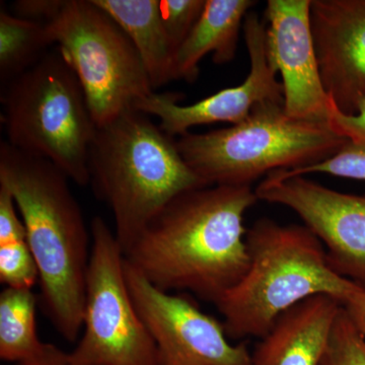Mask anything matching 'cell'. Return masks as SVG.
I'll return each mask as SVG.
<instances>
[{"label": "cell", "mask_w": 365, "mask_h": 365, "mask_svg": "<svg viewBox=\"0 0 365 365\" xmlns=\"http://www.w3.org/2000/svg\"><path fill=\"white\" fill-rule=\"evenodd\" d=\"M287 177L306 176L312 173H323L331 176L365 181V146L347 141L333 157L309 167L280 170Z\"/></svg>", "instance_id": "21"}, {"label": "cell", "mask_w": 365, "mask_h": 365, "mask_svg": "<svg viewBox=\"0 0 365 365\" xmlns=\"http://www.w3.org/2000/svg\"><path fill=\"white\" fill-rule=\"evenodd\" d=\"M250 56V73L244 83L217 91L194 104H179L177 93L155 91L134 105L133 109L160 119V128L173 137L189 133L192 127L227 122L232 125L244 121L255 106L266 101L284 103L282 83L269 60L265 21L250 11L242 26Z\"/></svg>", "instance_id": "11"}, {"label": "cell", "mask_w": 365, "mask_h": 365, "mask_svg": "<svg viewBox=\"0 0 365 365\" xmlns=\"http://www.w3.org/2000/svg\"><path fill=\"white\" fill-rule=\"evenodd\" d=\"M48 25L98 128L155 91L133 43L93 0H66Z\"/></svg>", "instance_id": "7"}, {"label": "cell", "mask_w": 365, "mask_h": 365, "mask_svg": "<svg viewBox=\"0 0 365 365\" xmlns=\"http://www.w3.org/2000/svg\"><path fill=\"white\" fill-rule=\"evenodd\" d=\"M206 0H163L160 16L175 52L188 38L205 7Z\"/></svg>", "instance_id": "22"}, {"label": "cell", "mask_w": 365, "mask_h": 365, "mask_svg": "<svg viewBox=\"0 0 365 365\" xmlns=\"http://www.w3.org/2000/svg\"><path fill=\"white\" fill-rule=\"evenodd\" d=\"M14 365H74L68 352L63 351L56 345L44 343L39 353L32 359Z\"/></svg>", "instance_id": "25"}, {"label": "cell", "mask_w": 365, "mask_h": 365, "mask_svg": "<svg viewBox=\"0 0 365 365\" xmlns=\"http://www.w3.org/2000/svg\"><path fill=\"white\" fill-rule=\"evenodd\" d=\"M0 281L6 287L32 289L39 281L37 264L28 242L0 246Z\"/></svg>", "instance_id": "20"}, {"label": "cell", "mask_w": 365, "mask_h": 365, "mask_svg": "<svg viewBox=\"0 0 365 365\" xmlns=\"http://www.w3.org/2000/svg\"><path fill=\"white\" fill-rule=\"evenodd\" d=\"M329 125L348 141L365 146V98L360 101L356 114L345 115L336 108Z\"/></svg>", "instance_id": "23"}, {"label": "cell", "mask_w": 365, "mask_h": 365, "mask_svg": "<svg viewBox=\"0 0 365 365\" xmlns=\"http://www.w3.org/2000/svg\"><path fill=\"white\" fill-rule=\"evenodd\" d=\"M342 304L309 297L281 314L255 348L252 365H322Z\"/></svg>", "instance_id": "14"}, {"label": "cell", "mask_w": 365, "mask_h": 365, "mask_svg": "<svg viewBox=\"0 0 365 365\" xmlns=\"http://www.w3.org/2000/svg\"><path fill=\"white\" fill-rule=\"evenodd\" d=\"M347 141L330 125L294 119L284 103L266 101L240 123L189 132L176 143L182 160L207 186H251L275 170L323 162Z\"/></svg>", "instance_id": "5"}, {"label": "cell", "mask_w": 365, "mask_h": 365, "mask_svg": "<svg viewBox=\"0 0 365 365\" xmlns=\"http://www.w3.org/2000/svg\"><path fill=\"white\" fill-rule=\"evenodd\" d=\"M346 313L365 338V289L357 290L342 304Z\"/></svg>", "instance_id": "26"}, {"label": "cell", "mask_w": 365, "mask_h": 365, "mask_svg": "<svg viewBox=\"0 0 365 365\" xmlns=\"http://www.w3.org/2000/svg\"><path fill=\"white\" fill-rule=\"evenodd\" d=\"M83 336L69 352L74 365H160L157 345L134 306L125 256L100 216L91 225Z\"/></svg>", "instance_id": "8"}, {"label": "cell", "mask_w": 365, "mask_h": 365, "mask_svg": "<svg viewBox=\"0 0 365 365\" xmlns=\"http://www.w3.org/2000/svg\"><path fill=\"white\" fill-rule=\"evenodd\" d=\"M1 103L7 143L49 160L79 186L90 184L88 158L98 127L59 49L2 88Z\"/></svg>", "instance_id": "6"}, {"label": "cell", "mask_w": 365, "mask_h": 365, "mask_svg": "<svg viewBox=\"0 0 365 365\" xmlns=\"http://www.w3.org/2000/svg\"><path fill=\"white\" fill-rule=\"evenodd\" d=\"M248 270L215 304L230 339L262 338L281 314L309 297L344 304L361 289L334 270L323 244L306 225L261 218L247 232Z\"/></svg>", "instance_id": "3"}, {"label": "cell", "mask_w": 365, "mask_h": 365, "mask_svg": "<svg viewBox=\"0 0 365 365\" xmlns=\"http://www.w3.org/2000/svg\"><path fill=\"white\" fill-rule=\"evenodd\" d=\"M64 2L66 0H19L14 4V16L48 24L59 14Z\"/></svg>", "instance_id": "24"}, {"label": "cell", "mask_w": 365, "mask_h": 365, "mask_svg": "<svg viewBox=\"0 0 365 365\" xmlns=\"http://www.w3.org/2000/svg\"><path fill=\"white\" fill-rule=\"evenodd\" d=\"M68 178L45 158L0 143V186L9 190L39 272L40 302L68 342L83 330L91 230Z\"/></svg>", "instance_id": "2"}, {"label": "cell", "mask_w": 365, "mask_h": 365, "mask_svg": "<svg viewBox=\"0 0 365 365\" xmlns=\"http://www.w3.org/2000/svg\"><path fill=\"white\" fill-rule=\"evenodd\" d=\"M255 193L259 200L294 210L323 244L334 270L365 289V196L279 170L270 173Z\"/></svg>", "instance_id": "10"}, {"label": "cell", "mask_w": 365, "mask_h": 365, "mask_svg": "<svg viewBox=\"0 0 365 365\" xmlns=\"http://www.w3.org/2000/svg\"><path fill=\"white\" fill-rule=\"evenodd\" d=\"M54 44L48 24L0 11L1 88L38 63Z\"/></svg>", "instance_id": "18"}, {"label": "cell", "mask_w": 365, "mask_h": 365, "mask_svg": "<svg viewBox=\"0 0 365 365\" xmlns=\"http://www.w3.org/2000/svg\"><path fill=\"white\" fill-rule=\"evenodd\" d=\"M255 4L253 0H206L200 19L175 55L174 79L194 83L199 63L209 53L216 64L232 61L241 26Z\"/></svg>", "instance_id": "15"}, {"label": "cell", "mask_w": 365, "mask_h": 365, "mask_svg": "<svg viewBox=\"0 0 365 365\" xmlns=\"http://www.w3.org/2000/svg\"><path fill=\"white\" fill-rule=\"evenodd\" d=\"M148 117L127 110L98 128L88 158L90 184L112 211L123 253L173 199L207 187L182 160L176 140Z\"/></svg>", "instance_id": "4"}, {"label": "cell", "mask_w": 365, "mask_h": 365, "mask_svg": "<svg viewBox=\"0 0 365 365\" xmlns=\"http://www.w3.org/2000/svg\"><path fill=\"white\" fill-rule=\"evenodd\" d=\"M251 186L189 190L158 213L124 253L163 292L215 302L248 270L245 215L258 201Z\"/></svg>", "instance_id": "1"}, {"label": "cell", "mask_w": 365, "mask_h": 365, "mask_svg": "<svg viewBox=\"0 0 365 365\" xmlns=\"http://www.w3.org/2000/svg\"><path fill=\"white\" fill-rule=\"evenodd\" d=\"M124 267L132 300L155 340L160 365H252L247 346L232 345L223 324L193 300L153 287L126 260Z\"/></svg>", "instance_id": "9"}, {"label": "cell", "mask_w": 365, "mask_h": 365, "mask_svg": "<svg viewBox=\"0 0 365 365\" xmlns=\"http://www.w3.org/2000/svg\"><path fill=\"white\" fill-rule=\"evenodd\" d=\"M312 0H269L266 31L269 60L280 72L288 116L328 124L336 106L319 72L311 26Z\"/></svg>", "instance_id": "12"}, {"label": "cell", "mask_w": 365, "mask_h": 365, "mask_svg": "<svg viewBox=\"0 0 365 365\" xmlns=\"http://www.w3.org/2000/svg\"><path fill=\"white\" fill-rule=\"evenodd\" d=\"M32 289L6 287L0 294V359L20 364L32 359L44 342L38 337Z\"/></svg>", "instance_id": "17"}, {"label": "cell", "mask_w": 365, "mask_h": 365, "mask_svg": "<svg viewBox=\"0 0 365 365\" xmlns=\"http://www.w3.org/2000/svg\"><path fill=\"white\" fill-rule=\"evenodd\" d=\"M322 365H365V338L341 307Z\"/></svg>", "instance_id": "19"}, {"label": "cell", "mask_w": 365, "mask_h": 365, "mask_svg": "<svg viewBox=\"0 0 365 365\" xmlns=\"http://www.w3.org/2000/svg\"><path fill=\"white\" fill-rule=\"evenodd\" d=\"M133 43L153 90L174 81V48L163 26L158 0H93Z\"/></svg>", "instance_id": "16"}, {"label": "cell", "mask_w": 365, "mask_h": 365, "mask_svg": "<svg viewBox=\"0 0 365 365\" xmlns=\"http://www.w3.org/2000/svg\"><path fill=\"white\" fill-rule=\"evenodd\" d=\"M311 26L324 88L356 114L365 98V0H312Z\"/></svg>", "instance_id": "13"}]
</instances>
